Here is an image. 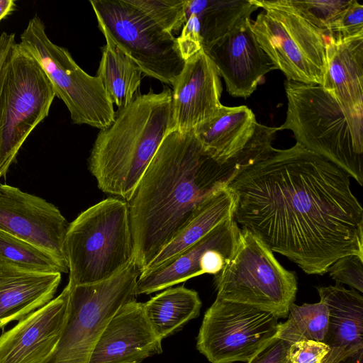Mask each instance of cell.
Returning a JSON list of instances; mask_svg holds the SVG:
<instances>
[{
    "instance_id": "obj_24",
    "label": "cell",
    "mask_w": 363,
    "mask_h": 363,
    "mask_svg": "<svg viewBox=\"0 0 363 363\" xmlns=\"http://www.w3.org/2000/svg\"><path fill=\"white\" fill-rule=\"evenodd\" d=\"M201 301L196 291L169 288L143 303L145 317L162 340L199 315Z\"/></svg>"
},
{
    "instance_id": "obj_23",
    "label": "cell",
    "mask_w": 363,
    "mask_h": 363,
    "mask_svg": "<svg viewBox=\"0 0 363 363\" xmlns=\"http://www.w3.org/2000/svg\"><path fill=\"white\" fill-rule=\"evenodd\" d=\"M233 196L228 186L216 191L200 206L184 228L162 249L144 270L162 264L191 246L216 226L233 217Z\"/></svg>"
},
{
    "instance_id": "obj_6",
    "label": "cell",
    "mask_w": 363,
    "mask_h": 363,
    "mask_svg": "<svg viewBox=\"0 0 363 363\" xmlns=\"http://www.w3.org/2000/svg\"><path fill=\"white\" fill-rule=\"evenodd\" d=\"M56 96L38 61L19 43L11 46L0 69V179Z\"/></svg>"
},
{
    "instance_id": "obj_17",
    "label": "cell",
    "mask_w": 363,
    "mask_h": 363,
    "mask_svg": "<svg viewBox=\"0 0 363 363\" xmlns=\"http://www.w3.org/2000/svg\"><path fill=\"white\" fill-rule=\"evenodd\" d=\"M70 288L0 336V363H42L55 349L68 311Z\"/></svg>"
},
{
    "instance_id": "obj_12",
    "label": "cell",
    "mask_w": 363,
    "mask_h": 363,
    "mask_svg": "<svg viewBox=\"0 0 363 363\" xmlns=\"http://www.w3.org/2000/svg\"><path fill=\"white\" fill-rule=\"evenodd\" d=\"M278 319L252 306L216 298L204 315L196 347L211 363L247 362L274 337Z\"/></svg>"
},
{
    "instance_id": "obj_25",
    "label": "cell",
    "mask_w": 363,
    "mask_h": 363,
    "mask_svg": "<svg viewBox=\"0 0 363 363\" xmlns=\"http://www.w3.org/2000/svg\"><path fill=\"white\" fill-rule=\"evenodd\" d=\"M106 39L96 72L112 104L125 106L138 93L142 72L133 61L111 40Z\"/></svg>"
},
{
    "instance_id": "obj_10",
    "label": "cell",
    "mask_w": 363,
    "mask_h": 363,
    "mask_svg": "<svg viewBox=\"0 0 363 363\" xmlns=\"http://www.w3.org/2000/svg\"><path fill=\"white\" fill-rule=\"evenodd\" d=\"M140 272L134 262L111 278L71 286L66 321L52 353L42 363H89L94 348L111 318L134 299Z\"/></svg>"
},
{
    "instance_id": "obj_27",
    "label": "cell",
    "mask_w": 363,
    "mask_h": 363,
    "mask_svg": "<svg viewBox=\"0 0 363 363\" xmlns=\"http://www.w3.org/2000/svg\"><path fill=\"white\" fill-rule=\"evenodd\" d=\"M288 319L278 324L274 337L294 343L301 340L323 342L328 328V309L322 301L298 306L292 303Z\"/></svg>"
},
{
    "instance_id": "obj_20",
    "label": "cell",
    "mask_w": 363,
    "mask_h": 363,
    "mask_svg": "<svg viewBox=\"0 0 363 363\" xmlns=\"http://www.w3.org/2000/svg\"><path fill=\"white\" fill-rule=\"evenodd\" d=\"M320 301L328 309L323 340L329 352L320 363H338L363 350V297L354 289L338 284L318 288Z\"/></svg>"
},
{
    "instance_id": "obj_1",
    "label": "cell",
    "mask_w": 363,
    "mask_h": 363,
    "mask_svg": "<svg viewBox=\"0 0 363 363\" xmlns=\"http://www.w3.org/2000/svg\"><path fill=\"white\" fill-rule=\"evenodd\" d=\"M341 168L298 143L275 149L228 184L233 218L308 274L363 257V209Z\"/></svg>"
},
{
    "instance_id": "obj_18",
    "label": "cell",
    "mask_w": 363,
    "mask_h": 363,
    "mask_svg": "<svg viewBox=\"0 0 363 363\" xmlns=\"http://www.w3.org/2000/svg\"><path fill=\"white\" fill-rule=\"evenodd\" d=\"M162 352V340L147 321L143 303H125L103 330L89 363H140Z\"/></svg>"
},
{
    "instance_id": "obj_32",
    "label": "cell",
    "mask_w": 363,
    "mask_h": 363,
    "mask_svg": "<svg viewBox=\"0 0 363 363\" xmlns=\"http://www.w3.org/2000/svg\"><path fill=\"white\" fill-rule=\"evenodd\" d=\"M363 35V5L350 0L331 27L333 38H347Z\"/></svg>"
},
{
    "instance_id": "obj_21",
    "label": "cell",
    "mask_w": 363,
    "mask_h": 363,
    "mask_svg": "<svg viewBox=\"0 0 363 363\" xmlns=\"http://www.w3.org/2000/svg\"><path fill=\"white\" fill-rule=\"evenodd\" d=\"M321 86L351 116L363 118V35L328 38Z\"/></svg>"
},
{
    "instance_id": "obj_22",
    "label": "cell",
    "mask_w": 363,
    "mask_h": 363,
    "mask_svg": "<svg viewBox=\"0 0 363 363\" xmlns=\"http://www.w3.org/2000/svg\"><path fill=\"white\" fill-rule=\"evenodd\" d=\"M60 281V272L28 270L0 257V328L49 303Z\"/></svg>"
},
{
    "instance_id": "obj_19",
    "label": "cell",
    "mask_w": 363,
    "mask_h": 363,
    "mask_svg": "<svg viewBox=\"0 0 363 363\" xmlns=\"http://www.w3.org/2000/svg\"><path fill=\"white\" fill-rule=\"evenodd\" d=\"M266 126L259 123L247 106H223L193 131L203 150L225 164L241 156L262 138Z\"/></svg>"
},
{
    "instance_id": "obj_29",
    "label": "cell",
    "mask_w": 363,
    "mask_h": 363,
    "mask_svg": "<svg viewBox=\"0 0 363 363\" xmlns=\"http://www.w3.org/2000/svg\"><path fill=\"white\" fill-rule=\"evenodd\" d=\"M164 30L177 33L186 18V0H128Z\"/></svg>"
},
{
    "instance_id": "obj_3",
    "label": "cell",
    "mask_w": 363,
    "mask_h": 363,
    "mask_svg": "<svg viewBox=\"0 0 363 363\" xmlns=\"http://www.w3.org/2000/svg\"><path fill=\"white\" fill-rule=\"evenodd\" d=\"M172 89L135 96L100 130L88 159L99 189L128 201L165 136L172 130Z\"/></svg>"
},
{
    "instance_id": "obj_4",
    "label": "cell",
    "mask_w": 363,
    "mask_h": 363,
    "mask_svg": "<svg viewBox=\"0 0 363 363\" xmlns=\"http://www.w3.org/2000/svg\"><path fill=\"white\" fill-rule=\"evenodd\" d=\"M286 116L296 143L330 161L363 185V118L350 116L321 85L286 80Z\"/></svg>"
},
{
    "instance_id": "obj_15",
    "label": "cell",
    "mask_w": 363,
    "mask_h": 363,
    "mask_svg": "<svg viewBox=\"0 0 363 363\" xmlns=\"http://www.w3.org/2000/svg\"><path fill=\"white\" fill-rule=\"evenodd\" d=\"M251 20H240L203 49L224 79L227 91L234 97L248 98L264 75L277 69L260 47L252 30Z\"/></svg>"
},
{
    "instance_id": "obj_13",
    "label": "cell",
    "mask_w": 363,
    "mask_h": 363,
    "mask_svg": "<svg viewBox=\"0 0 363 363\" xmlns=\"http://www.w3.org/2000/svg\"><path fill=\"white\" fill-rule=\"evenodd\" d=\"M240 232L233 216L220 223L162 264L140 272L135 295L150 294L203 274H217L234 253Z\"/></svg>"
},
{
    "instance_id": "obj_8",
    "label": "cell",
    "mask_w": 363,
    "mask_h": 363,
    "mask_svg": "<svg viewBox=\"0 0 363 363\" xmlns=\"http://www.w3.org/2000/svg\"><path fill=\"white\" fill-rule=\"evenodd\" d=\"M264 9L252 30L262 49L286 80L306 84L323 83L327 38L306 21L287 0H253Z\"/></svg>"
},
{
    "instance_id": "obj_37",
    "label": "cell",
    "mask_w": 363,
    "mask_h": 363,
    "mask_svg": "<svg viewBox=\"0 0 363 363\" xmlns=\"http://www.w3.org/2000/svg\"><path fill=\"white\" fill-rule=\"evenodd\" d=\"M11 48V43L9 40L0 38V69Z\"/></svg>"
},
{
    "instance_id": "obj_11",
    "label": "cell",
    "mask_w": 363,
    "mask_h": 363,
    "mask_svg": "<svg viewBox=\"0 0 363 363\" xmlns=\"http://www.w3.org/2000/svg\"><path fill=\"white\" fill-rule=\"evenodd\" d=\"M105 38L126 54L145 76L172 85L182 70L177 38L128 0H91Z\"/></svg>"
},
{
    "instance_id": "obj_38",
    "label": "cell",
    "mask_w": 363,
    "mask_h": 363,
    "mask_svg": "<svg viewBox=\"0 0 363 363\" xmlns=\"http://www.w3.org/2000/svg\"><path fill=\"white\" fill-rule=\"evenodd\" d=\"M338 363H363V350L353 353Z\"/></svg>"
},
{
    "instance_id": "obj_39",
    "label": "cell",
    "mask_w": 363,
    "mask_h": 363,
    "mask_svg": "<svg viewBox=\"0 0 363 363\" xmlns=\"http://www.w3.org/2000/svg\"><path fill=\"white\" fill-rule=\"evenodd\" d=\"M318 363H320V362H318Z\"/></svg>"
},
{
    "instance_id": "obj_33",
    "label": "cell",
    "mask_w": 363,
    "mask_h": 363,
    "mask_svg": "<svg viewBox=\"0 0 363 363\" xmlns=\"http://www.w3.org/2000/svg\"><path fill=\"white\" fill-rule=\"evenodd\" d=\"M185 18L181 34L177 38L180 54L184 60L203 48L196 16L185 10Z\"/></svg>"
},
{
    "instance_id": "obj_16",
    "label": "cell",
    "mask_w": 363,
    "mask_h": 363,
    "mask_svg": "<svg viewBox=\"0 0 363 363\" xmlns=\"http://www.w3.org/2000/svg\"><path fill=\"white\" fill-rule=\"evenodd\" d=\"M172 86L171 131H193L223 106L218 72L203 48L185 60Z\"/></svg>"
},
{
    "instance_id": "obj_14",
    "label": "cell",
    "mask_w": 363,
    "mask_h": 363,
    "mask_svg": "<svg viewBox=\"0 0 363 363\" xmlns=\"http://www.w3.org/2000/svg\"><path fill=\"white\" fill-rule=\"evenodd\" d=\"M68 225L54 204L0 184V230L47 251L69 270L65 251Z\"/></svg>"
},
{
    "instance_id": "obj_35",
    "label": "cell",
    "mask_w": 363,
    "mask_h": 363,
    "mask_svg": "<svg viewBox=\"0 0 363 363\" xmlns=\"http://www.w3.org/2000/svg\"><path fill=\"white\" fill-rule=\"evenodd\" d=\"M291 343L274 337L247 363H291L288 352Z\"/></svg>"
},
{
    "instance_id": "obj_9",
    "label": "cell",
    "mask_w": 363,
    "mask_h": 363,
    "mask_svg": "<svg viewBox=\"0 0 363 363\" xmlns=\"http://www.w3.org/2000/svg\"><path fill=\"white\" fill-rule=\"evenodd\" d=\"M20 40L21 46L43 68L74 124L101 130L113 121V104L101 80L84 72L66 48L48 38L38 16L30 19Z\"/></svg>"
},
{
    "instance_id": "obj_28",
    "label": "cell",
    "mask_w": 363,
    "mask_h": 363,
    "mask_svg": "<svg viewBox=\"0 0 363 363\" xmlns=\"http://www.w3.org/2000/svg\"><path fill=\"white\" fill-rule=\"evenodd\" d=\"M0 257L20 267L39 272H67L47 251L0 230Z\"/></svg>"
},
{
    "instance_id": "obj_2",
    "label": "cell",
    "mask_w": 363,
    "mask_h": 363,
    "mask_svg": "<svg viewBox=\"0 0 363 363\" xmlns=\"http://www.w3.org/2000/svg\"><path fill=\"white\" fill-rule=\"evenodd\" d=\"M263 157L262 151L252 149L223 164L203 150L194 131L169 132L126 201L133 262L140 272L211 195Z\"/></svg>"
},
{
    "instance_id": "obj_7",
    "label": "cell",
    "mask_w": 363,
    "mask_h": 363,
    "mask_svg": "<svg viewBox=\"0 0 363 363\" xmlns=\"http://www.w3.org/2000/svg\"><path fill=\"white\" fill-rule=\"evenodd\" d=\"M216 298L252 306L286 318L296 297L294 272L284 268L255 235L240 228L236 249L214 275Z\"/></svg>"
},
{
    "instance_id": "obj_31",
    "label": "cell",
    "mask_w": 363,
    "mask_h": 363,
    "mask_svg": "<svg viewBox=\"0 0 363 363\" xmlns=\"http://www.w3.org/2000/svg\"><path fill=\"white\" fill-rule=\"evenodd\" d=\"M327 272L337 284H345L363 292V257L357 255L343 256L335 260Z\"/></svg>"
},
{
    "instance_id": "obj_5",
    "label": "cell",
    "mask_w": 363,
    "mask_h": 363,
    "mask_svg": "<svg viewBox=\"0 0 363 363\" xmlns=\"http://www.w3.org/2000/svg\"><path fill=\"white\" fill-rule=\"evenodd\" d=\"M65 251L71 286L107 280L133 262L127 202L108 198L69 223Z\"/></svg>"
},
{
    "instance_id": "obj_36",
    "label": "cell",
    "mask_w": 363,
    "mask_h": 363,
    "mask_svg": "<svg viewBox=\"0 0 363 363\" xmlns=\"http://www.w3.org/2000/svg\"><path fill=\"white\" fill-rule=\"evenodd\" d=\"M16 4L13 0H0V21L16 9Z\"/></svg>"
},
{
    "instance_id": "obj_34",
    "label": "cell",
    "mask_w": 363,
    "mask_h": 363,
    "mask_svg": "<svg viewBox=\"0 0 363 363\" xmlns=\"http://www.w3.org/2000/svg\"><path fill=\"white\" fill-rule=\"evenodd\" d=\"M329 352L322 342L301 340L291 345L288 357L291 363H318Z\"/></svg>"
},
{
    "instance_id": "obj_26",
    "label": "cell",
    "mask_w": 363,
    "mask_h": 363,
    "mask_svg": "<svg viewBox=\"0 0 363 363\" xmlns=\"http://www.w3.org/2000/svg\"><path fill=\"white\" fill-rule=\"evenodd\" d=\"M259 7L253 0H186V11L197 17L203 49L228 33Z\"/></svg>"
},
{
    "instance_id": "obj_30",
    "label": "cell",
    "mask_w": 363,
    "mask_h": 363,
    "mask_svg": "<svg viewBox=\"0 0 363 363\" xmlns=\"http://www.w3.org/2000/svg\"><path fill=\"white\" fill-rule=\"evenodd\" d=\"M306 21L328 38L332 26L350 0H287Z\"/></svg>"
}]
</instances>
